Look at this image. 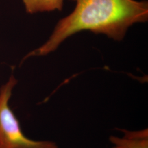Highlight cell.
I'll list each match as a JSON object with an SVG mask.
<instances>
[{"mask_svg": "<svg viewBox=\"0 0 148 148\" xmlns=\"http://www.w3.org/2000/svg\"><path fill=\"white\" fill-rule=\"evenodd\" d=\"M76 7L59 21L46 42L25 58L45 56L54 51L69 36L82 30L103 34L120 41L128 27L148 19V3L136 0H73Z\"/></svg>", "mask_w": 148, "mask_h": 148, "instance_id": "6da1fadb", "label": "cell"}, {"mask_svg": "<svg viewBox=\"0 0 148 148\" xmlns=\"http://www.w3.org/2000/svg\"><path fill=\"white\" fill-rule=\"evenodd\" d=\"M17 81L14 76L0 89V148H58L50 140H34L23 133L19 122L10 106Z\"/></svg>", "mask_w": 148, "mask_h": 148, "instance_id": "7a4b0ae2", "label": "cell"}, {"mask_svg": "<svg viewBox=\"0 0 148 148\" xmlns=\"http://www.w3.org/2000/svg\"><path fill=\"white\" fill-rule=\"evenodd\" d=\"M122 137L111 136L109 141L112 148H148V131L147 129L140 131L120 130Z\"/></svg>", "mask_w": 148, "mask_h": 148, "instance_id": "3957f363", "label": "cell"}, {"mask_svg": "<svg viewBox=\"0 0 148 148\" xmlns=\"http://www.w3.org/2000/svg\"><path fill=\"white\" fill-rule=\"evenodd\" d=\"M27 13L34 14L38 12L61 11L64 0H23Z\"/></svg>", "mask_w": 148, "mask_h": 148, "instance_id": "277c9868", "label": "cell"}]
</instances>
